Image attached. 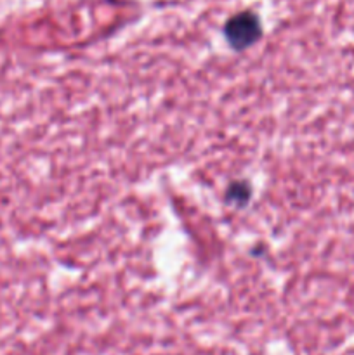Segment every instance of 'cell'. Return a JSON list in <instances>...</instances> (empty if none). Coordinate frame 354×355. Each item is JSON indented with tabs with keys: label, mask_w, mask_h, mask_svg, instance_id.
<instances>
[{
	"label": "cell",
	"mask_w": 354,
	"mask_h": 355,
	"mask_svg": "<svg viewBox=\"0 0 354 355\" xmlns=\"http://www.w3.org/2000/svg\"><path fill=\"white\" fill-rule=\"evenodd\" d=\"M224 35L235 49L248 47L260 37L259 17L248 10L238 12L236 16L229 17L224 26Z\"/></svg>",
	"instance_id": "6da1fadb"
}]
</instances>
